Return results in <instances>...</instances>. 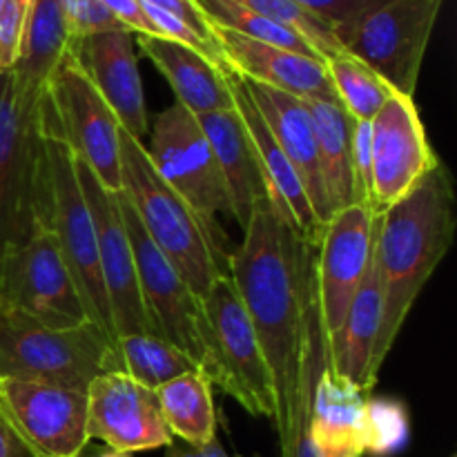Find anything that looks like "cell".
Wrapping results in <instances>:
<instances>
[{"label":"cell","instance_id":"obj_1","mask_svg":"<svg viewBox=\"0 0 457 457\" xmlns=\"http://www.w3.org/2000/svg\"><path fill=\"white\" fill-rule=\"evenodd\" d=\"M315 248L259 201L244 241L228 257V277L254 326L275 386V427L281 433L297 400L308 308L315 295Z\"/></svg>","mask_w":457,"mask_h":457},{"label":"cell","instance_id":"obj_2","mask_svg":"<svg viewBox=\"0 0 457 457\" xmlns=\"http://www.w3.org/2000/svg\"><path fill=\"white\" fill-rule=\"evenodd\" d=\"M455 237V187L445 161L379 214L375 263L382 277V328L373 369L379 375L420 293L449 253Z\"/></svg>","mask_w":457,"mask_h":457},{"label":"cell","instance_id":"obj_3","mask_svg":"<svg viewBox=\"0 0 457 457\" xmlns=\"http://www.w3.org/2000/svg\"><path fill=\"white\" fill-rule=\"evenodd\" d=\"M120 192L132 204L143 230L204 302L214 281L228 275L217 223L201 217L159 177L141 138L125 129H120Z\"/></svg>","mask_w":457,"mask_h":457},{"label":"cell","instance_id":"obj_4","mask_svg":"<svg viewBox=\"0 0 457 457\" xmlns=\"http://www.w3.org/2000/svg\"><path fill=\"white\" fill-rule=\"evenodd\" d=\"M43 94H25L0 71V253L49 228Z\"/></svg>","mask_w":457,"mask_h":457},{"label":"cell","instance_id":"obj_5","mask_svg":"<svg viewBox=\"0 0 457 457\" xmlns=\"http://www.w3.org/2000/svg\"><path fill=\"white\" fill-rule=\"evenodd\" d=\"M112 342L92 324L56 328L0 308V378L87 391L105 373Z\"/></svg>","mask_w":457,"mask_h":457},{"label":"cell","instance_id":"obj_6","mask_svg":"<svg viewBox=\"0 0 457 457\" xmlns=\"http://www.w3.org/2000/svg\"><path fill=\"white\" fill-rule=\"evenodd\" d=\"M43 129L65 143L76 161L98 179L105 190H123L120 174V125L101 94L70 54L49 79L43 94Z\"/></svg>","mask_w":457,"mask_h":457},{"label":"cell","instance_id":"obj_7","mask_svg":"<svg viewBox=\"0 0 457 457\" xmlns=\"http://www.w3.org/2000/svg\"><path fill=\"white\" fill-rule=\"evenodd\" d=\"M208 364L204 375L254 418H275V386L254 326L228 275L219 277L204 302Z\"/></svg>","mask_w":457,"mask_h":457},{"label":"cell","instance_id":"obj_8","mask_svg":"<svg viewBox=\"0 0 457 457\" xmlns=\"http://www.w3.org/2000/svg\"><path fill=\"white\" fill-rule=\"evenodd\" d=\"M445 0H370L342 47L388 87L402 96H415L428 40Z\"/></svg>","mask_w":457,"mask_h":457},{"label":"cell","instance_id":"obj_9","mask_svg":"<svg viewBox=\"0 0 457 457\" xmlns=\"http://www.w3.org/2000/svg\"><path fill=\"white\" fill-rule=\"evenodd\" d=\"M45 150L49 159V230L56 237L62 262L74 279L89 321L114 344L116 330L98 266L94 221L80 192L74 156L65 143L49 134H45Z\"/></svg>","mask_w":457,"mask_h":457},{"label":"cell","instance_id":"obj_10","mask_svg":"<svg viewBox=\"0 0 457 457\" xmlns=\"http://www.w3.org/2000/svg\"><path fill=\"white\" fill-rule=\"evenodd\" d=\"M116 201H119L120 214L128 228L138 290H141L143 306L154 326V333L186 353L204 373L208 364V353H205L208 321L204 315V303L143 230L128 196L123 192H116Z\"/></svg>","mask_w":457,"mask_h":457},{"label":"cell","instance_id":"obj_11","mask_svg":"<svg viewBox=\"0 0 457 457\" xmlns=\"http://www.w3.org/2000/svg\"><path fill=\"white\" fill-rule=\"evenodd\" d=\"M0 308L56 328L89 321L49 228L0 253Z\"/></svg>","mask_w":457,"mask_h":457},{"label":"cell","instance_id":"obj_12","mask_svg":"<svg viewBox=\"0 0 457 457\" xmlns=\"http://www.w3.org/2000/svg\"><path fill=\"white\" fill-rule=\"evenodd\" d=\"M0 418L31 457H79L89 445L87 395L76 388L0 378Z\"/></svg>","mask_w":457,"mask_h":457},{"label":"cell","instance_id":"obj_13","mask_svg":"<svg viewBox=\"0 0 457 457\" xmlns=\"http://www.w3.org/2000/svg\"><path fill=\"white\" fill-rule=\"evenodd\" d=\"M145 150L159 177L201 217L214 221L219 212L230 214V201L212 145L196 116L186 107L174 103L154 116Z\"/></svg>","mask_w":457,"mask_h":457},{"label":"cell","instance_id":"obj_14","mask_svg":"<svg viewBox=\"0 0 457 457\" xmlns=\"http://www.w3.org/2000/svg\"><path fill=\"white\" fill-rule=\"evenodd\" d=\"M379 214L366 204L337 210L324 226L315 254V297L326 339L333 337L360 290L375 253Z\"/></svg>","mask_w":457,"mask_h":457},{"label":"cell","instance_id":"obj_15","mask_svg":"<svg viewBox=\"0 0 457 457\" xmlns=\"http://www.w3.org/2000/svg\"><path fill=\"white\" fill-rule=\"evenodd\" d=\"M74 163L80 192L87 201L94 221L98 266H101L103 284H105L107 302H110L116 339L125 335H156L143 306L132 244H129L128 228H125L116 195L105 190L80 161L74 159Z\"/></svg>","mask_w":457,"mask_h":457},{"label":"cell","instance_id":"obj_16","mask_svg":"<svg viewBox=\"0 0 457 457\" xmlns=\"http://www.w3.org/2000/svg\"><path fill=\"white\" fill-rule=\"evenodd\" d=\"M373 172H370V208L382 214L404 199L420 179L440 161L418 105L411 96L393 94L373 120Z\"/></svg>","mask_w":457,"mask_h":457},{"label":"cell","instance_id":"obj_17","mask_svg":"<svg viewBox=\"0 0 457 457\" xmlns=\"http://www.w3.org/2000/svg\"><path fill=\"white\" fill-rule=\"evenodd\" d=\"M87 395V436L107 449L138 453L165 449L174 440L161 415L152 388L120 373H103L92 379Z\"/></svg>","mask_w":457,"mask_h":457},{"label":"cell","instance_id":"obj_18","mask_svg":"<svg viewBox=\"0 0 457 457\" xmlns=\"http://www.w3.org/2000/svg\"><path fill=\"white\" fill-rule=\"evenodd\" d=\"M137 40L129 29H110L71 43V56L119 120L120 129L141 138L150 132Z\"/></svg>","mask_w":457,"mask_h":457},{"label":"cell","instance_id":"obj_19","mask_svg":"<svg viewBox=\"0 0 457 457\" xmlns=\"http://www.w3.org/2000/svg\"><path fill=\"white\" fill-rule=\"evenodd\" d=\"M210 29L223 62L244 80L279 89L302 101H337L326 71V61L321 58L259 43L217 25H210Z\"/></svg>","mask_w":457,"mask_h":457},{"label":"cell","instance_id":"obj_20","mask_svg":"<svg viewBox=\"0 0 457 457\" xmlns=\"http://www.w3.org/2000/svg\"><path fill=\"white\" fill-rule=\"evenodd\" d=\"M228 79H230L232 96H235V110L248 129V137L253 141L254 152H257L259 165H262L263 179H266L268 201L299 237L317 245L321 232H324V223L317 219L315 210H312L302 177L268 129L266 120L254 107L244 80L230 67H228Z\"/></svg>","mask_w":457,"mask_h":457},{"label":"cell","instance_id":"obj_21","mask_svg":"<svg viewBox=\"0 0 457 457\" xmlns=\"http://www.w3.org/2000/svg\"><path fill=\"white\" fill-rule=\"evenodd\" d=\"M244 85L248 89L250 98H253L254 107H257L259 114L266 120L275 141L279 143L284 154L288 156V161L295 165L299 177H302L317 219L326 226L328 219L333 217V212H330L324 177H321L315 123H312L306 101L279 92V89L266 87V85L250 83V80H244Z\"/></svg>","mask_w":457,"mask_h":457},{"label":"cell","instance_id":"obj_22","mask_svg":"<svg viewBox=\"0 0 457 457\" xmlns=\"http://www.w3.org/2000/svg\"><path fill=\"white\" fill-rule=\"evenodd\" d=\"M138 49L165 76L177 103L190 114L204 116L235 110L228 65H217L204 54L163 36H137Z\"/></svg>","mask_w":457,"mask_h":457},{"label":"cell","instance_id":"obj_23","mask_svg":"<svg viewBox=\"0 0 457 457\" xmlns=\"http://www.w3.org/2000/svg\"><path fill=\"white\" fill-rule=\"evenodd\" d=\"M369 393L339 378L326 361L315 379L308 433L321 457H364Z\"/></svg>","mask_w":457,"mask_h":457},{"label":"cell","instance_id":"obj_24","mask_svg":"<svg viewBox=\"0 0 457 457\" xmlns=\"http://www.w3.org/2000/svg\"><path fill=\"white\" fill-rule=\"evenodd\" d=\"M382 277H379V268L375 263L373 253L369 272H366L360 290L353 297L342 326H339L333 337L326 339L330 369L339 378L360 386L364 393L373 391L375 382L379 378L373 369V360L379 328H382Z\"/></svg>","mask_w":457,"mask_h":457},{"label":"cell","instance_id":"obj_25","mask_svg":"<svg viewBox=\"0 0 457 457\" xmlns=\"http://www.w3.org/2000/svg\"><path fill=\"white\" fill-rule=\"evenodd\" d=\"M196 120L212 145L228 201H230V217L244 228L254 205L268 199L266 179H263L248 129L237 110L196 116Z\"/></svg>","mask_w":457,"mask_h":457},{"label":"cell","instance_id":"obj_26","mask_svg":"<svg viewBox=\"0 0 457 457\" xmlns=\"http://www.w3.org/2000/svg\"><path fill=\"white\" fill-rule=\"evenodd\" d=\"M71 38L67 22L54 0H34L21 56L12 70L13 80L25 94H43L49 79L70 54Z\"/></svg>","mask_w":457,"mask_h":457},{"label":"cell","instance_id":"obj_27","mask_svg":"<svg viewBox=\"0 0 457 457\" xmlns=\"http://www.w3.org/2000/svg\"><path fill=\"white\" fill-rule=\"evenodd\" d=\"M312 116L320 147L321 177L330 212L357 204L355 177H353V123L337 101H306Z\"/></svg>","mask_w":457,"mask_h":457},{"label":"cell","instance_id":"obj_28","mask_svg":"<svg viewBox=\"0 0 457 457\" xmlns=\"http://www.w3.org/2000/svg\"><path fill=\"white\" fill-rule=\"evenodd\" d=\"M212 382L201 370H190L156 388L161 415L174 440L204 446L217 437V409Z\"/></svg>","mask_w":457,"mask_h":457},{"label":"cell","instance_id":"obj_29","mask_svg":"<svg viewBox=\"0 0 457 457\" xmlns=\"http://www.w3.org/2000/svg\"><path fill=\"white\" fill-rule=\"evenodd\" d=\"M199 370L183 351L156 335H125L112 344L105 373H120L143 386L161 388L181 375Z\"/></svg>","mask_w":457,"mask_h":457},{"label":"cell","instance_id":"obj_30","mask_svg":"<svg viewBox=\"0 0 457 457\" xmlns=\"http://www.w3.org/2000/svg\"><path fill=\"white\" fill-rule=\"evenodd\" d=\"M326 361H328V344H326V333L321 328L317 297L312 295L311 308H308L306 333H303L297 400H295L293 411H290L288 424L279 433L281 457H321L317 446L312 445L311 433H308V411H311L315 379L326 366Z\"/></svg>","mask_w":457,"mask_h":457},{"label":"cell","instance_id":"obj_31","mask_svg":"<svg viewBox=\"0 0 457 457\" xmlns=\"http://www.w3.org/2000/svg\"><path fill=\"white\" fill-rule=\"evenodd\" d=\"M326 71H328L335 98L353 120H373L378 112L386 105L388 98L395 94L373 70H369L364 62L346 52L328 58Z\"/></svg>","mask_w":457,"mask_h":457},{"label":"cell","instance_id":"obj_32","mask_svg":"<svg viewBox=\"0 0 457 457\" xmlns=\"http://www.w3.org/2000/svg\"><path fill=\"white\" fill-rule=\"evenodd\" d=\"M192 3L199 7V12L204 13L210 25L237 31V34L259 40V43H268L275 45V47L290 49V52L321 58L320 52L303 36H299L297 31L288 29L284 25H277V22L245 9L244 4L235 3V0H192Z\"/></svg>","mask_w":457,"mask_h":457},{"label":"cell","instance_id":"obj_33","mask_svg":"<svg viewBox=\"0 0 457 457\" xmlns=\"http://www.w3.org/2000/svg\"><path fill=\"white\" fill-rule=\"evenodd\" d=\"M235 3L244 4L245 9L277 22V25H284L288 29L297 31L299 36H303L320 52L324 61L333 58L335 54L344 52L335 31L324 21L312 16L311 12L299 7L293 0H235Z\"/></svg>","mask_w":457,"mask_h":457},{"label":"cell","instance_id":"obj_34","mask_svg":"<svg viewBox=\"0 0 457 457\" xmlns=\"http://www.w3.org/2000/svg\"><path fill=\"white\" fill-rule=\"evenodd\" d=\"M409 440V420L402 404L395 402L369 400V422H366V453L391 455Z\"/></svg>","mask_w":457,"mask_h":457},{"label":"cell","instance_id":"obj_35","mask_svg":"<svg viewBox=\"0 0 457 457\" xmlns=\"http://www.w3.org/2000/svg\"><path fill=\"white\" fill-rule=\"evenodd\" d=\"M54 3L61 9L74 40L98 34V31L128 29L101 0H54Z\"/></svg>","mask_w":457,"mask_h":457},{"label":"cell","instance_id":"obj_36","mask_svg":"<svg viewBox=\"0 0 457 457\" xmlns=\"http://www.w3.org/2000/svg\"><path fill=\"white\" fill-rule=\"evenodd\" d=\"M34 0H0V71H12L25 38Z\"/></svg>","mask_w":457,"mask_h":457},{"label":"cell","instance_id":"obj_37","mask_svg":"<svg viewBox=\"0 0 457 457\" xmlns=\"http://www.w3.org/2000/svg\"><path fill=\"white\" fill-rule=\"evenodd\" d=\"M370 145H373V125H370V120H355V123H353V177H355V199L357 204H366L369 208L370 172H373Z\"/></svg>","mask_w":457,"mask_h":457},{"label":"cell","instance_id":"obj_38","mask_svg":"<svg viewBox=\"0 0 457 457\" xmlns=\"http://www.w3.org/2000/svg\"><path fill=\"white\" fill-rule=\"evenodd\" d=\"M299 7L311 12L320 21H324L330 29L337 36L339 45H342L344 34L351 29L355 18L360 16L361 9L370 3V0H293ZM344 49V47H342Z\"/></svg>","mask_w":457,"mask_h":457},{"label":"cell","instance_id":"obj_39","mask_svg":"<svg viewBox=\"0 0 457 457\" xmlns=\"http://www.w3.org/2000/svg\"><path fill=\"white\" fill-rule=\"evenodd\" d=\"M125 27H128L132 34L137 36H159L154 31V27L147 22L145 12H143V4L138 0H101Z\"/></svg>","mask_w":457,"mask_h":457},{"label":"cell","instance_id":"obj_40","mask_svg":"<svg viewBox=\"0 0 457 457\" xmlns=\"http://www.w3.org/2000/svg\"><path fill=\"white\" fill-rule=\"evenodd\" d=\"M163 457H230V455L226 453V449L221 446L219 437H214V440H210L208 445L204 446H192L181 440H172L170 442V446H165Z\"/></svg>","mask_w":457,"mask_h":457},{"label":"cell","instance_id":"obj_41","mask_svg":"<svg viewBox=\"0 0 457 457\" xmlns=\"http://www.w3.org/2000/svg\"><path fill=\"white\" fill-rule=\"evenodd\" d=\"M0 457H31L3 418H0Z\"/></svg>","mask_w":457,"mask_h":457},{"label":"cell","instance_id":"obj_42","mask_svg":"<svg viewBox=\"0 0 457 457\" xmlns=\"http://www.w3.org/2000/svg\"><path fill=\"white\" fill-rule=\"evenodd\" d=\"M79 457H132V453H123V451H114V449H107V446H103V449H96V446H85L83 453Z\"/></svg>","mask_w":457,"mask_h":457}]
</instances>
